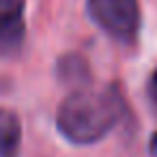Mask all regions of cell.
<instances>
[{
	"label": "cell",
	"mask_w": 157,
	"mask_h": 157,
	"mask_svg": "<svg viewBox=\"0 0 157 157\" xmlns=\"http://www.w3.org/2000/svg\"><path fill=\"white\" fill-rule=\"evenodd\" d=\"M56 71H58V78H60L65 84L73 86V88L86 86V84L90 82V69H88L86 60H84L82 56H78V54H65V56L58 60Z\"/></svg>",
	"instance_id": "5b68a950"
},
{
	"label": "cell",
	"mask_w": 157,
	"mask_h": 157,
	"mask_svg": "<svg viewBox=\"0 0 157 157\" xmlns=\"http://www.w3.org/2000/svg\"><path fill=\"white\" fill-rule=\"evenodd\" d=\"M22 144V123L13 110L0 108V157H17Z\"/></svg>",
	"instance_id": "277c9868"
},
{
	"label": "cell",
	"mask_w": 157,
	"mask_h": 157,
	"mask_svg": "<svg viewBox=\"0 0 157 157\" xmlns=\"http://www.w3.org/2000/svg\"><path fill=\"white\" fill-rule=\"evenodd\" d=\"M146 97H148V103H151L153 112L157 114V67H155V71H153L151 78H148V84H146Z\"/></svg>",
	"instance_id": "8992f818"
},
{
	"label": "cell",
	"mask_w": 157,
	"mask_h": 157,
	"mask_svg": "<svg viewBox=\"0 0 157 157\" xmlns=\"http://www.w3.org/2000/svg\"><path fill=\"white\" fill-rule=\"evenodd\" d=\"M26 37V0H0V52L11 54Z\"/></svg>",
	"instance_id": "3957f363"
},
{
	"label": "cell",
	"mask_w": 157,
	"mask_h": 157,
	"mask_svg": "<svg viewBox=\"0 0 157 157\" xmlns=\"http://www.w3.org/2000/svg\"><path fill=\"white\" fill-rule=\"evenodd\" d=\"M148 151H151V157H157V131L148 140Z\"/></svg>",
	"instance_id": "52a82bcc"
},
{
	"label": "cell",
	"mask_w": 157,
	"mask_h": 157,
	"mask_svg": "<svg viewBox=\"0 0 157 157\" xmlns=\"http://www.w3.org/2000/svg\"><path fill=\"white\" fill-rule=\"evenodd\" d=\"M90 20L118 43H133L140 30L138 0H86Z\"/></svg>",
	"instance_id": "7a4b0ae2"
},
{
	"label": "cell",
	"mask_w": 157,
	"mask_h": 157,
	"mask_svg": "<svg viewBox=\"0 0 157 157\" xmlns=\"http://www.w3.org/2000/svg\"><path fill=\"white\" fill-rule=\"evenodd\" d=\"M125 114V101L116 84L101 88L78 86L56 110V129L78 146L95 144L116 127Z\"/></svg>",
	"instance_id": "6da1fadb"
}]
</instances>
